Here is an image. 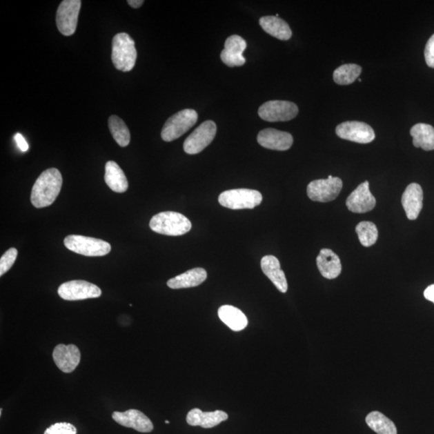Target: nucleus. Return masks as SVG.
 <instances>
[{"label": "nucleus", "instance_id": "b1692460", "mask_svg": "<svg viewBox=\"0 0 434 434\" xmlns=\"http://www.w3.org/2000/svg\"><path fill=\"white\" fill-rule=\"evenodd\" d=\"M218 315L223 323L234 331H242L248 325L247 317L235 306L224 305L219 307Z\"/></svg>", "mask_w": 434, "mask_h": 434}, {"label": "nucleus", "instance_id": "39448f33", "mask_svg": "<svg viewBox=\"0 0 434 434\" xmlns=\"http://www.w3.org/2000/svg\"><path fill=\"white\" fill-rule=\"evenodd\" d=\"M198 115L196 110L185 109L170 117L164 126L161 137L165 142H172L181 137L183 135L197 124Z\"/></svg>", "mask_w": 434, "mask_h": 434}, {"label": "nucleus", "instance_id": "2eb2a0df", "mask_svg": "<svg viewBox=\"0 0 434 434\" xmlns=\"http://www.w3.org/2000/svg\"><path fill=\"white\" fill-rule=\"evenodd\" d=\"M246 42L242 37L233 35L227 38L224 48L221 53V59L228 67L242 66L246 64L243 52L246 48Z\"/></svg>", "mask_w": 434, "mask_h": 434}, {"label": "nucleus", "instance_id": "e433bc0d", "mask_svg": "<svg viewBox=\"0 0 434 434\" xmlns=\"http://www.w3.org/2000/svg\"><path fill=\"white\" fill-rule=\"evenodd\" d=\"M165 422H166V423H167V424H169V422H168V421H166Z\"/></svg>", "mask_w": 434, "mask_h": 434}, {"label": "nucleus", "instance_id": "f3484780", "mask_svg": "<svg viewBox=\"0 0 434 434\" xmlns=\"http://www.w3.org/2000/svg\"><path fill=\"white\" fill-rule=\"evenodd\" d=\"M257 142L263 148L275 150H287L291 148L294 139L290 133L268 128L260 131Z\"/></svg>", "mask_w": 434, "mask_h": 434}, {"label": "nucleus", "instance_id": "aec40b11", "mask_svg": "<svg viewBox=\"0 0 434 434\" xmlns=\"http://www.w3.org/2000/svg\"><path fill=\"white\" fill-rule=\"evenodd\" d=\"M317 266L321 275L328 279H335L342 271L339 257L329 248H323L316 258Z\"/></svg>", "mask_w": 434, "mask_h": 434}, {"label": "nucleus", "instance_id": "9d476101", "mask_svg": "<svg viewBox=\"0 0 434 434\" xmlns=\"http://www.w3.org/2000/svg\"><path fill=\"white\" fill-rule=\"evenodd\" d=\"M299 108L294 102L288 101H270L260 106L258 115L267 121H286L295 119Z\"/></svg>", "mask_w": 434, "mask_h": 434}, {"label": "nucleus", "instance_id": "423d86ee", "mask_svg": "<svg viewBox=\"0 0 434 434\" xmlns=\"http://www.w3.org/2000/svg\"><path fill=\"white\" fill-rule=\"evenodd\" d=\"M262 195L256 190L240 188L228 190L219 195L218 201L223 207L233 210L253 209L260 206Z\"/></svg>", "mask_w": 434, "mask_h": 434}, {"label": "nucleus", "instance_id": "c9c22d12", "mask_svg": "<svg viewBox=\"0 0 434 434\" xmlns=\"http://www.w3.org/2000/svg\"><path fill=\"white\" fill-rule=\"evenodd\" d=\"M128 3L131 8H139L144 3V0H128Z\"/></svg>", "mask_w": 434, "mask_h": 434}, {"label": "nucleus", "instance_id": "dca6fc26", "mask_svg": "<svg viewBox=\"0 0 434 434\" xmlns=\"http://www.w3.org/2000/svg\"><path fill=\"white\" fill-rule=\"evenodd\" d=\"M114 420L119 425L132 428L140 433H150L154 426L150 419L144 413L136 409H129L126 412H115L112 414Z\"/></svg>", "mask_w": 434, "mask_h": 434}, {"label": "nucleus", "instance_id": "f8f14e48", "mask_svg": "<svg viewBox=\"0 0 434 434\" xmlns=\"http://www.w3.org/2000/svg\"><path fill=\"white\" fill-rule=\"evenodd\" d=\"M335 132L340 139L362 144L373 142L375 137L373 129L368 124L357 121H348L339 124Z\"/></svg>", "mask_w": 434, "mask_h": 434}, {"label": "nucleus", "instance_id": "6ab92c4d", "mask_svg": "<svg viewBox=\"0 0 434 434\" xmlns=\"http://www.w3.org/2000/svg\"><path fill=\"white\" fill-rule=\"evenodd\" d=\"M261 267L263 273L282 293L288 290L285 273L282 270L280 262L275 256L267 255L262 258Z\"/></svg>", "mask_w": 434, "mask_h": 434}, {"label": "nucleus", "instance_id": "6e6552de", "mask_svg": "<svg viewBox=\"0 0 434 434\" xmlns=\"http://www.w3.org/2000/svg\"><path fill=\"white\" fill-rule=\"evenodd\" d=\"M81 7L80 0H64L58 7L57 26L62 35L70 37L75 33Z\"/></svg>", "mask_w": 434, "mask_h": 434}, {"label": "nucleus", "instance_id": "5701e85b", "mask_svg": "<svg viewBox=\"0 0 434 434\" xmlns=\"http://www.w3.org/2000/svg\"><path fill=\"white\" fill-rule=\"evenodd\" d=\"M105 168V182L112 191L118 193L128 191V179L119 165L115 161H109L106 163Z\"/></svg>", "mask_w": 434, "mask_h": 434}, {"label": "nucleus", "instance_id": "0eeeda50", "mask_svg": "<svg viewBox=\"0 0 434 434\" xmlns=\"http://www.w3.org/2000/svg\"><path fill=\"white\" fill-rule=\"evenodd\" d=\"M342 188V179L329 175L328 179L310 182L307 186V196L313 201L330 202L338 197Z\"/></svg>", "mask_w": 434, "mask_h": 434}, {"label": "nucleus", "instance_id": "bb28decb", "mask_svg": "<svg viewBox=\"0 0 434 434\" xmlns=\"http://www.w3.org/2000/svg\"><path fill=\"white\" fill-rule=\"evenodd\" d=\"M366 423L377 434H397L395 424L383 413L374 411L366 417Z\"/></svg>", "mask_w": 434, "mask_h": 434}, {"label": "nucleus", "instance_id": "4be33fe9", "mask_svg": "<svg viewBox=\"0 0 434 434\" xmlns=\"http://www.w3.org/2000/svg\"><path fill=\"white\" fill-rule=\"evenodd\" d=\"M207 279V272L203 268H194L179 275L168 282V286L170 289H186L196 287L203 284Z\"/></svg>", "mask_w": 434, "mask_h": 434}, {"label": "nucleus", "instance_id": "412c9836", "mask_svg": "<svg viewBox=\"0 0 434 434\" xmlns=\"http://www.w3.org/2000/svg\"><path fill=\"white\" fill-rule=\"evenodd\" d=\"M228 417V414L221 411L206 413L201 411V409L193 408L188 413L187 422L188 425L192 426L210 428L226 421Z\"/></svg>", "mask_w": 434, "mask_h": 434}, {"label": "nucleus", "instance_id": "7ed1b4c3", "mask_svg": "<svg viewBox=\"0 0 434 434\" xmlns=\"http://www.w3.org/2000/svg\"><path fill=\"white\" fill-rule=\"evenodd\" d=\"M112 61L117 70L130 72L137 60V50L132 38L128 33L117 34L112 41Z\"/></svg>", "mask_w": 434, "mask_h": 434}, {"label": "nucleus", "instance_id": "473e14b6", "mask_svg": "<svg viewBox=\"0 0 434 434\" xmlns=\"http://www.w3.org/2000/svg\"><path fill=\"white\" fill-rule=\"evenodd\" d=\"M425 58L428 67L434 68V34L428 39L425 50Z\"/></svg>", "mask_w": 434, "mask_h": 434}, {"label": "nucleus", "instance_id": "7c9ffc66", "mask_svg": "<svg viewBox=\"0 0 434 434\" xmlns=\"http://www.w3.org/2000/svg\"><path fill=\"white\" fill-rule=\"evenodd\" d=\"M18 255V251L17 248H11L1 257L0 259V276H3L4 274L11 269L16 262Z\"/></svg>", "mask_w": 434, "mask_h": 434}, {"label": "nucleus", "instance_id": "9b49d317", "mask_svg": "<svg viewBox=\"0 0 434 434\" xmlns=\"http://www.w3.org/2000/svg\"><path fill=\"white\" fill-rule=\"evenodd\" d=\"M57 292L61 299L67 301L96 299L101 295L99 286L83 280L65 282L59 286Z\"/></svg>", "mask_w": 434, "mask_h": 434}, {"label": "nucleus", "instance_id": "393cba45", "mask_svg": "<svg viewBox=\"0 0 434 434\" xmlns=\"http://www.w3.org/2000/svg\"><path fill=\"white\" fill-rule=\"evenodd\" d=\"M261 27L270 36L281 41H288L292 37V31L284 19L277 17H264L259 21Z\"/></svg>", "mask_w": 434, "mask_h": 434}, {"label": "nucleus", "instance_id": "a211bd4d", "mask_svg": "<svg viewBox=\"0 0 434 434\" xmlns=\"http://www.w3.org/2000/svg\"><path fill=\"white\" fill-rule=\"evenodd\" d=\"M402 202L408 219L411 221L417 219L423 208V191L420 185L409 184L402 195Z\"/></svg>", "mask_w": 434, "mask_h": 434}, {"label": "nucleus", "instance_id": "cd10ccee", "mask_svg": "<svg viewBox=\"0 0 434 434\" xmlns=\"http://www.w3.org/2000/svg\"><path fill=\"white\" fill-rule=\"evenodd\" d=\"M109 128L113 138L121 148L128 146L130 142V133L124 120L119 117L112 115L108 120Z\"/></svg>", "mask_w": 434, "mask_h": 434}, {"label": "nucleus", "instance_id": "a878e982", "mask_svg": "<svg viewBox=\"0 0 434 434\" xmlns=\"http://www.w3.org/2000/svg\"><path fill=\"white\" fill-rule=\"evenodd\" d=\"M411 135L413 136V144L417 148L424 150H434V128L425 124H418L413 126Z\"/></svg>", "mask_w": 434, "mask_h": 434}, {"label": "nucleus", "instance_id": "72a5a7b5", "mask_svg": "<svg viewBox=\"0 0 434 434\" xmlns=\"http://www.w3.org/2000/svg\"><path fill=\"white\" fill-rule=\"evenodd\" d=\"M14 140H16L18 148L21 149L23 152H26V151L28 150L29 146L26 142V140L23 137L22 135L18 133L14 135Z\"/></svg>", "mask_w": 434, "mask_h": 434}, {"label": "nucleus", "instance_id": "1a4fd4ad", "mask_svg": "<svg viewBox=\"0 0 434 434\" xmlns=\"http://www.w3.org/2000/svg\"><path fill=\"white\" fill-rule=\"evenodd\" d=\"M217 125L213 121H204L184 141V150L189 155H197L213 142L217 135Z\"/></svg>", "mask_w": 434, "mask_h": 434}, {"label": "nucleus", "instance_id": "c756f323", "mask_svg": "<svg viewBox=\"0 0 434 434\" xmlns=\"http://www.w3.org/2000/svg\"><path fill=\"white\" fill-rule=\"evenodd\" d=\"M359 240L364 247H370L375 245L378 239V229L373 222L362 221L355 228Z\"/></svg>", "mask_w": 434, "mask_h": 434}, {"label": "nucleus", "instance_id": "f03ea898", "mask_svg": "<svg viewBox=\"0 0 434 434\" xmlns=\"http://www.w3.org/2000/svg\"><path fill=\"white\" fill-rule=\"evenodd\" d=\"M152 231L167 236H182L192 228V223L183 214L177 212H163L156 214L150 221Z\"/></svg>", "mask_w": 434, "mask_h": 434}, {"label": "nucleus", "instance_id": "f704fd0d", "mask_svg": "<svg viewBox=\"0 0 434 434\" xmlns=\"http://www.w3.org/2000/svg\"><path fill=\"white\" fill-rule=\"evenodd\" d=\"M424 296H425L427 300L434 304V284L427 287L426 290L424 291Z\"/></svg>", "mask_w": 434, "mask_h": 434}, {"label": "nucleus", "instance_id": "4468645a", "mask_svg": "<svg viewBox=\"0 0 434 434\" xmlns=\"http://www.w3.org/2000/svg\"><path fill=\"white\" fill-rule=\"evenodd\" d=\"M52 357L63 373H71L81 362V353L75 345L58 344L53 350Z\"/></svg>", "mask_w": 434, "mask_h": 434}, {"label": "nucleus", "instance_id": "20e7f679", "mask_svg": "<svg viewBox=\"0 0 434 434\" xmlns=\"http://www.w3.org/2000/svg\"><path fill=\"white\" fill-rule=\"evenodd\" d=\"M64 244L68 250L86 257H103L111 251L110 243L90 237L67 236Z\"/></svg>", "mask_w": 434, "mask_h": 434}, {"label": "nucleus", "instance_id": "f257e3e1", "mask_svg": "<svg viewBox=\"0 0 434 434\" xmlns=\"http://www.w3.org/2000/svg\"><path fill=\"white\" fill-rule=\"evenodd\" d=\"M63 179L59 170L50 168L42 172L33 185L31 202L37 208L50 206L60 194Z\"/></svg>", "mask_w": 434, "mask_h": 434}, {"label": "nucleus", "instance_id": "ddd939ff", "mask_svg": "<svg viewBox=\"0 0 434 434\" xmlns=\"http://www.w3.org/2000/svg\"><path fill=\"white\" fill-rule=\"evenodd\" d=\"M375 204L377 201L370 192L368 181L360 184L346 201L348 210L355 213L370 212L375 208Z\"/></svg>", "mask_w": 434, "mask_h": 434}, {"label": "nucleus", "instance_id": "2f4dec72", "mask_svg": "<svg viewBox=\"0 0 434 434\" xmlns=\"http://www.w3.org/2000/svg\"><path fill=\"white\" fill-rule=\"evenodd\" d=\"M45 434H77V428L70 423H57L48 428Z\"/></svg>", "mask_w": 434, "mask_h": 434}, {"label": "nucleus", "instance_id": "c85d7f7f", "mask_svg": "<svg viewBox=\"0 0 434 434\" xmlns=\"http://www.w3.org/2000/svg\"><path fill=\"white\" fill-rule=\"evenodd\" d=\"M362 69L358 65L347 64L341 66L333 73V79L336 84L346 86L352 84L362 73Z\"/></svg>", "mask_w": 434, "mask_h": 434}]
</instances>
